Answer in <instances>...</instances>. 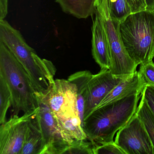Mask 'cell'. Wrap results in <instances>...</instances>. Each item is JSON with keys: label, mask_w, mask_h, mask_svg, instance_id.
Returning a JSON list of instances; mask_svg holds the SVG:
<instances>
[{"label": "cell", "mask_w": 154, "mask_h": 154, "mask_svg": "<svg viewBox=\"0 0 154 154\" xmlns=\"http://www.w3.org/2000/svg\"><path fill=\"white\" fill-rule=\"evenodd\" d=\"M136 113L143 122L154 148V115L142 96Z\"/></svg>", "instance_id": "9a60e30c"}, {"label": "cell", "mask_w": 154, "mask_h": 154, "mask_svg": "<svg viewBox=\"0 0 154 154\" xmlns=\"http://www.w3.org/2000/svg\"><path fill=\"white\" fill-rule=\"evenodd\" d=\"M37 109L12 115L0 127V154H20L30 122L35 117Z\"/></svg>", "instance_id": "ba28073f"}, {"label": "cell", "mask_w": 154, "mask_h": 154, "mask_svg": "<svg viewBox=\"0 0 154 154\" xmlns=\"http://www.w3.org/2000/svg\"><path fill=\"white\" fill-rule=\"evenodd\" d=\"M92 33V53L94 60L101 69H108L110 66L109 46L101 17L98 11L95 14Z\"/></svg>", "instance_id": "30bf717a"}, {"label": "cell", "mask_w": 154, "mask_h": 154, "mask_svg": "<svg viewBox=\"0 0 154 154\" xmlns=\"http://www.w3.org/2000/svg\"><path fill=\"white\" fill-rule=\"evenodd\" d=\"M97 0H56L65 13L86 19L96 13Z\"/></svg>", "instance_id": "7c38bea8"}, {"label": "cell", "mask_w": 154, "mask_h": 154, "mask_svg": "<svg viewBox=\"0 0 154 154\" xmlns=\"http://www.w3.org/2000/svg\"><path fill=\"white\" fill-rule=\"evenodd\" d=\"M142 91L94 109L85 120L87 138L97 145L114 141L115 134L136 113Z\"/></svg>", "instance_id": "6da1fadb"}, {"label": "cell", "mask_w": 154, "mask_h": 154, "mask_svg": "<svg viewBox=\"0 0 154 154\" xmlns=\"http://www.w3.org/2000/svg\"><path fill=\"white\" fill-rule=\"evenodd\" d=\"M119 30L124 47L137 65L154 57V11L131 13L120 22Z\"/></svg>", "instance_id": "7a4b0ae2"}, {"label": "cell", "mask_w": 154, "mask_h": 154, "mask_svg": "<svg viewBox=\"0 0 154 154\" xmlns=\"http://www.w3.org/2000/svg\"><path fill=\"white\" fill-rule=\"evenodd\" d=\"M0 76L9 88L13 115L38 108L36 91L27 72L9 48L0 42Z\"/></svg>", "instance_id": "3957f363"}, {"label": "cell", "mask_w": 154, "mask_h": 154, "mask_svg": "<svg viewBox=\"0 0 154 154\" xmlns=\"http://www.w3.org/2000/svg\"><path fill=\"white\" fill-rule=\"evenodd\" d=\"M57 121L79 116L75 85L68 80L56 79L46 94H42Z\"/></svg>", "instance_id": "8992f818"}, {"label": "cell", "mask_w": 154, "mask_h": 154, "mask_svg": "<svg viewBox=\"0 0 154 154\" xmlns=\"http://www.w3.org/2000/svg\"><path fill=\"white\" fill-rule=\"evenodd\" d=\"M44 146L43 136L35 117L29 122L20 154H41Z\"/></svg>", "instance_id": "5bb4252c"}, {"label": "cell", "mask_w": 154, "mask_h": 154, "mask_svg": "<svg viewBox=\"0 0 154 154\" xmlns=\"http://www.w3.org/2000/svg\"><path fill=\"white\" fill-rule=\"evenodd\" d=\"M92 74L89 71H80L73 74L67 80L75 85L77 93V108L79 117L84 128L85 108L87 88Z\"/></svg>", "instance_id": "4fadbf2b"}, {"label": "cell", "mask_w": 154, "mask_h": 154, "mask_svg": "<svg viewBox=\"0 0 154 154\" xmlns=\"http://www.w3.org/2000/svg\"><path fill=\"white\" fill-rule=\"evenodd\" d=\"M140 65L139 72L145 85L154 86V63L152 61Z\"/></svg>", "instance_id": "ffe728a7"}, {"label": "cell", "mask_w": 154, "mask_h": 154, "mask_svg": "<svg viewBox=\"0 0 154 154\" xmlns=\"http://www.w3.org/2000/svg\"><path fill=\"white\" fill-rule=\"evenodd\" d=\"M147 9L154 11V0H146Z\"/></svg>", "instance_id": "cb8c5ba5"}, {"label": "cell", "mask_w": 154, "mask_h": 154, "mask_svg": "<svg viewBox=\"0 0 154 154\" xmlns=\"http://www.w3.org/2000/svg\"><path fill=\"white\" fill-rule=\"evenodd\" d=\"M127 1L130 7L131 13L147 9L146 0H127Z\"/></svg>", "instance_id": "7402d4cb"}, {"label": "cell", "mask_w": 154, "mask_h": 154, "mask_svg": "<svg viewBox=\"0 0 154 154\" xmlns=\"http://www.w3.org/2000/svg\"><path fill=\"white\" fill-rule=\"evenodd\" d=\"M94 145L88 139L75 140L64 151L63 154H94Z\"/></svg>", "instance_id": "ac0fdd59"}, {"label": "cell", "mask_w": 154, "mask_h": 154, "mask_svg": "<svg viewBox=\"0 0 154 154\" xmlns=\"http://www.w3.org/2000/svg\"><path fill=\"white\" fill-rule=\"evenodd\" d=\"M97 10L100 15L106 31L110 54V72L114 76L126 78L137 72L138 66L131 58L121 37L120 22L112 19L107 0H97Z\"/></svg>", "instance_id": "277c9868"}, {"label": "cell", "mask_w": 154, "mask_h": 154, "mask_svg": "<svg viewBox=\"0 0 154 154\" xmlns=\"http://www.w3.org/2000/svg\"><path fill=\"white\" fill-rule=\"evenodd\" d=\"M125 78L114 76L108 69H101L98 73L92 75L87 88L84 122L105 96Z\"/></svg>", "instance_id": "9c48e42d"}, {"label": "cell", "mask_w": 154, "mask_h": 154, "mask_svg": "<svg viewBox=\"0 0 154 154\" xmlns=\"http://www.w3.org/2000/svg\"><path fill=\"white\" fill-rule=\"evenodd\" d=\"M114 141L126 154H154L146 130L136 113L117 132Z\"/></svg>", "instance_id": "52a82bcc"}, {"label": "cell", "mask_w": 154, "mask_h": 154, "mask_svg": "<svg viewBox=\"0 0 154 154\" xmlns=\"http://www.w3.org/2000/svg\"><path fill=\"white\" fill-rule=\"evenodd\" d=\"M8 13V0H0V20H4Z\"/></svg>", "instance_id": "603a6c76"}, {"label": "cell", "mask_w": 154, "mask_h": 154, "mask_svg": "<svg viewBox=\"0 0 154 154\" xmlns=\"http://www.w3.org/2000/svg\"><path fill=\"white\" fill-rule=\"evenodd\" d=\"M141 96L154 115V86L146 85L141 92Z\"/></svg>", "instance_id": "44dd1931"}, {"label": "cell", "mask_w": 154, "mask_h": 154, "mask_svg": "<svg viewBox=\"0 0 154 154\" xmlns=\"http://www.w3.org/2000/svg\"><path fill=\"white\" fill-rule=\"evenodd\" d=\"M38 111L35 117L43 136L44 146L41 154H63L70 144L63 134L54 114L42 95L37 93Z\"/></svg>", "instance_id": "5b68a950"}, {"label": "cell", "mask_w": 154, "mask_h": 154, "mask_svg": "<svg viewBox=\"0 0 154 154\" xmlns=\"http://www.w3.org/2000/svg\"><path fill=\"white\" fill-rule=\"evenodd\" d=\"M112 19L121 22L131 14L130 7L127 0H107Z\"/></svg>", "instance_id": "2e32d148"}, {"label": "cell", "mask_w": 154, "mask_h": 154, "mask_svg": "<svg viewBox=\"0 0 154 154\" xmlns=\"http://www.w3.org/2000/svg\"><path fill=\"white\" fill-rule=\"evenodd\" d=\"M145 86L144 81L139 72H136L121 81L105 96L94 109L112 102L124 98L136 92L142 91Z\"/></svg>", "instance_id": "8fae6325"}, {"label": "cell", "mask_w": 154, "mask_h": 154, "mask_svg": "<svg viewBox=\"0 0 154 154\" xmlns=\"http://www.w3.org/2000/svg\"><path fill=\"white\" fill-rule=\"evenodd\" d=\"M12 106L11 93L4 78L0 76V124L7 121L8 110Z\"/></svg>", "instance_id": "e0dca14e"}, {"label": "cell", "mask_w": 154, "mask_h": 154, "mask_svg": "<svg viewBox=\"0 0 154 154\" xmlns=\"http://www.w3.org/2000/svg\"><path fill=\"white\" fill-rule=\"evenodd\" d=\"M94 154H126L115 141L94 145Z\"/></svg>", "instance_id": "d6986e66"}]
</instances>
